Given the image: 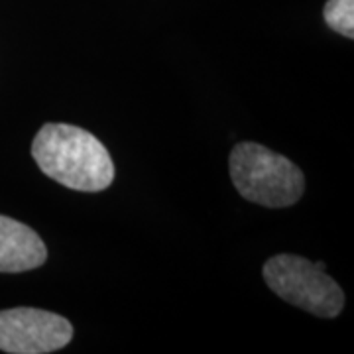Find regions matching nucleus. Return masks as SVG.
I'll use <instances>...</instances> for the list:
<instances>
[{"mask_svg":"<svg viewBox=\"0 0 354 354\" xmlns=\"http://www.w3.org/2000/svg\"><path fill=\"white\" fill-rule=\"evenodd\" d=\"M38 167L64 187L99 193L114 181L109 150L91 132L71 124H44L32 142Z\"/></svg>","mask_w":354,"mask_h":354,"instance_id":"obj_1","label":"nucleus"},{"mask_svg":"<svg viewBox=\"0 0 354 354\" xmlns=\"http://www.w3.org/2000/svg\"><path fill=\"white\" fill-rule=\"evenodd\" d=\"M230 179L244 199L270 209L295 205L305 189L297 165L254 142H242L230 152Z\"/></svg>","mask_w":354,"mask_h":354,"instance_id":"obj_2","label":"nucleus"},{"mask_svg":"<svg viewBox=\"0 0 354 354\" xmlns=\"http://www.w3.org/2000/svg\"><path fill=\"white\" fill-rule=\"evenodd\" d=\"M264 279L283 301L317 317L333 319L344 307L339 283L301 256L278 254L270 258L264 264Z\"/></svg>","mask_w":354,"mask_h":354,"instance_id":"obj_3","label":"nucleus"},{"mask_svg":"<svg viewBox=\"0 0 354 354\" xmlns=\"http://www.w3.org/2000/svg\"><path fill=\"white\" fill-rule=\"evenodd\" d=\"M73 339L71 323L62 315L34 307L0 311V351L10 354H48Z\"/></svg>","mask_w":354,"mask_h":354,"instance_id":"obj_4","label":"nucleus"},{"mask_svg":"<svg viewBox=\"0 0 354 354\" xmlns=\"http://www.w3.org/2000/svg\"><path fill=\"white\" fill-rule=\"evenodd\" d=\"M48 260V248L36 230L0 215V272L18 274L36 270Z\"/></svg>","mask_w":354,"mask_h":354,"instance_id":"obj_5","label":"nucleus"},{"mask_svg":"<svg viewBox=\"0 0 354 354\" xmlns=\"http://www.w3.org/2000/svg\"><path fill=\"white\" fill-rule=\"evenodd\" d=\"M323 16L335 32L354 38V0H327Z\"/></svg>","mask_w":354,"mask_h":354,"instance_id":"obj_6","label":"nucleus"},{"mask_svg":"<svg viewBox=\"0 0 354 354\" xmlns=\"http://www.w3.org/2000/svg\"><path fill=\"white\" fill-rule=\"evenodd\" d=\"M317 268H319V270H323V272H325V264H323V262H317Z\"/></svg>","mask_w":354,"mask_h":354,"instance_id":"obj_7","label":"nucleus"}]
</instances>
